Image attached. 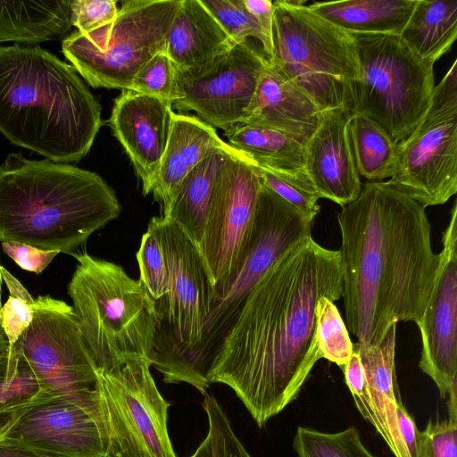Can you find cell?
<instances>
[{
	"mask_svg": "<svg viewBox=\"0 0 457 457\" xmlns=\"http://www.w3.org/2000/svg\"><path fill=\"white\" fill-rule=\"evenodd\" d=\"M338 250L312 237L285 253L249 293L212 366L262 428L296 400L316 362V305L341 298Z\"/></svg>",
	"mask_w": 457,
	"mask_h": 457,
	"instance_id": "1",
	"label": "cell"
},
{
	"mask_svg": "<svg viewBox=\"0 0 457 457\" xmlns=\"http://www.w3.org/2000/svg\"><path fill=\"white\" fill-rule=\"evenodd\" d=\"M346 327L379 344L398 321L417 323L439 262L425 207L388 181H369L337 214Z\"/></svg>",
	"mask_w": 457,
	"mask_h": 457,
	"instance_id": "2",
	"label": "cell"
},
{
	"mask_svg": "<svg viewBox=\"0 0 457 457\" xmlns=\"http://www.w3.org/2000/svg\"><path fill=\"white\" fill-rule=\"evenodd\" d=\"M76 69L39 46H0V133L56 162H78L103 125Z\"/></svg>",
	"mask_w": 457,
	"mask_h": 457,
	"instance_id": "3",
	"label": "cell"
},
{
	"mask_svg": "<svg viewBox=\"0 0 457 457\" xmlns=\"http://www.w3.org/2000/svg\"><path fill=\"white\" fill-rule=\"evenodd\" d=\"M121 206L98 174L21 153L0 165V242L72 254Z\"/></svg>",
	"mask_w": 457,
	"mask_h": 457,
	"instance_id": "4",
	"label": "cell"
},
{
	"mask_svg": "<svg viewBox=\"0 0 457 457\" xmlns=\"http://www.w3.org/2000/svg\"><path fill=\"white\" fill-rule=\"evenodd\" d=\"M71 255L78 263L68 294L97 368L111 370L135 358L150 360L157 326L155 302L140 280L116 263L87 253Z\"/></svg>",
	"mask_w": 457,
	"mask_h": 457,
	"instance_id": "5",
	"label": "cell"
},
{
	"mask_svg": "<svg viewBox=\"0 0 457 457\" xmlns=\"http://www.w3.org/2000/svg\"><path fill=\"white\" fill-rule=\"evenodd\" d=\"M314 220L262 183L248 245L236 269L213 285L209 313L199 340L186 359L180 383L206 394L212 366L249 293L285 253L312 237Z\"/></svg>",
	"mask_w": 457,
	"mask_h": 457,
	"instance_id": "6",
	"label": "cell"
},
{
	"mask_svg": "<svg viewBox=\"0 0 457 457\" xmlns=\"http://www.w3.org/2000/svg\"><path fill=\"white\" fill-rule=\"evenodd\" d=\"M274 4V51L269 62L297 85L321 111L348 115L360 66L353 36L312 12L303 1Z\"/></svg>",
	"mask_w": 457,
	"mask_h": 457,
	"instance_id": "7",
	"label": "cell"
},
{
	"mask_svg": "<svg viewBox=\"0 0 457 457\" xmlns=\"http://www.w3.org/2000/svg\"><path fill=\"white\" fill-rule=\"evenodd\" d=\"M360 78L350 115L369 117L399 146L418 125L430 101L434 64L418 57L393 34H351Z\"/></svg>",
	"mask_w": 457,
	"mask_h": 457,
	"instance_id": "8",
	"label": "cell"
},
{
	"mask_svg": "<svg viewBox=\"0 0 457 457\" xmlns=\"http://www.w3.org/2000/svg\"><path fill=\"white\" fill-rule=\"evenodd\" d=\"M147 228L160 239L170 273L167 293L154 301L157 326L150 361L165 383L177 384L200 338L213 284L198 247L172 220L154 216Z\"/></svg>",
	"mask_w": 457,
	"mask_h": 457,
	"instance_id": "9",
	"label": "cell"
},
{
	"mask_svg": "<svg viewBox=\"0 0 457 457\" xmlns=\"http://www.w3.org/2000/svg\"><path fill=\"white\" fill-rule=\"evenodd\" d=\"M182 0H128L113 23L82 34L71 32L62 52L93 87L130 89L138 70L165 50Z\"/></svg>",
	"mask_w": 457,
	"mask_h": 457,
	"instance_id": "10",
	"label": "cell"
},
{
	"mask_svg": "<svg viewBox=\"0 0 457 457\" xmlns=\"http://www.w3.org/2000/svg\"><path fill=\"white\" fill-rule=\"evenodd\" d=\"M388 182L427 206L457 192V61L435 86L418 125L398 146Z\"/></svg>",
	"mask_w": 457,
	"mask_h": 457,
	"instance_id": "11",
	"label": "cell"
},
{
	"mask_svg": "<svg viewBox=\"0 0 457 457\" xmlns=\"http://www.w3.org/2000/svg\"><path fill=\"white\" fill-rule=\"evenodd\" d=\"M149 359L98 369L96 389L115 457H177L168 432L170 403L159 392Z\"/></svg>",
	"mask_w": 457,
	"mask_h": 457,
	"instance_id": "12",
	"label": "cell"
},
{
	"mask_svg": "<svg viewBox=\"0 0 457 457\" xmlns=\"http://www.w3.org/2000/svg\"><path fill=\"white\" fill-rule=\"evenodd\" d=\"M10 351L28 366L44 393L77 396L96 386L98 368L72 306L62 300L37 297L31 323Z\"/></svg>",
	"mask_w": 457,
	"mask_h": 457,
	"instance_id": "13",
	"label": "cell"
},
{
	"mask_svg": "<svg viewBox=\"0 0 457 457\" xmlns=\"http://www.w3.org/2000/svg\"><path fill=\"white\" fill-rule=\"evenodd\" d=\"M0 439L57 457H115L96 386L77 396L41 391Z\"/></svg>",
	"mask_w": 457,
	"mask_h": 457,
	"instance_id": "14",
	"label": "cell"
},
{
	"mask_svg": "<svg viewBox=\"0 0 457 457\" xmlns=\"http://www.w3.org/2000/svg\"><path fill=\"white\" fill-rule=\"evenodd\" d=\"M268 58L251 39L195 68L177 70L172 106L195 112L213 128L227 130L241 122Z\"/></svg>",
	"mask_w": 457,
	"mask_h": 457,
	"instance_id": "15",
	"label": "cell"
},
{
	"mask_svg": "<svg viewBox=\"0 0 457 457\" xmlns=\"http://www.w3.org/2000/svg\"><path fill=\"white\" fill-rule=\"evenodd\" d=\"M262 181L247 157L230 155L212 196L198 250L213 285L241 260L253 228Z\"/></svg>",
	"mask_w": 457,
	"mask_h": 457,
	"instance_id": "16",
	"label": "cell"
},
{
	"mask_svg": "<svg viewBox=\"0 0 457 457\" xmlns=\"http://www.w3.org/2000/svg\"><path fill=\"white\" fill-rule=\"evenodd\" d=\"M434 286L420 320L419 368L445 399L457 383V204L443 235Z\"/></svg>",
	"mask_w": 457,
	"mask_h": 457,
	"instance_id": "17",
	"label": "cell"
},
{
	"mask_svg": "<svg viewBox=\"0 0 457 457\" xmlns=\"http://www.w3.org/2000/svg\"><path fill=\"white\" fill-rule=\"evenodd\" d=\"M172 113L171 102L129 89H123L114 99L108 124L129 156L144 195L151 193Z\"/></svg>",
	"mask_w": 457,
	"mask_h": 457,
	"instance_id": "18",
	"label": "cell"
},
{
	"mask_svg": "<svg viewBox=\"0 0 457 457\" xmlns=\"http://www.w3.org/2000/svg\"><path fill=\"white\" fill-rule=\"evenodd\" d=\"M348 113L321 111L317 127L304 143V166L320 198L341 207L354 201L361 189L348 132Z\"/></svg>",
	"mask_w": 457,
	"mask_h": 457,
	"instance_id": "19",
	"label": "cell"
},
{
	"mask_svg": "<svg viewBox=\"0 0 457 457\" xmlns=\"http://www.w3.org/2000/svg\"><path fill=\"white\" fill-rule=\"evenodd\" d=\"M321 110L297 85L268 60L240 123L286 132L304 145Z\"/></svg>",
	"mask_w": 457,
	"mask_h": 457,
	"instance_id": "20",
	"label": "cell"
},
{
	"mask_svg": "<svg viewBox=\"0 0 457 457\" xmlns=\"http://www.w3.org/2000/svg\"><path fill=\"white\" fill-rule=\"evenodd\" d=\"M235 150L197 116L172 113L167 145L151 193L167 218L179 184L199 162L217 151Z\"/></svg>",
	"mask_w": 457,
	"mask_h": 457,
	"instance_id": "21",
	"label": "cell"
},
{
	"mask_svg": "<svg viewBox=\"0 0 457 457\" xmlns=\"http://www.w3.org/2000/svg\"><path fill=\"white\" fill-rule=\"evenodd\" d=\"M237 43L201 0H182L170 28L164 52L175 69L187 70L227 53Z\"/></svg>",
	"mask_w": 457,
	"mask_h": 457,
	"instance_id": "22",
	"label": "cell"
},
{
	"mask_svg": "<svg viewBox=\"0 0 457 457\" xmlns=\"http://www.w3.org/2000/svg\"><path fill=\"white\" fill-rule=\"evenodd\" d=\"M71 0H0V44L38 46L71 32Z\"/></svg>",
	"mask_w": 457,
	"mask_h": 457,
	"instance_id": "23",
	"label": "cell"
},
{
	"mask_svg": "<svg viewBox=\"0 0 457 457\" xmlns=\"http://www.w3.org/2000/svg\"><path fill=\"white\" fill-rule=\"evenodd\" d=\"M395 336L396 324H394L379 344L357 341L353 346L360 355L381 422L392 438L394 456L410 457L397 428L396 408L402 400L395 376Z\"/></svg>",
	"mask_w": 457,
	"mask_h": 457,
	"instance_id": "24",
	"label": "cell"
},
{
	"mask_svg": "<svg viewBox=\"0 0 457 457\" xmlns=\"http://www.w3.org/2000/svg\"><path fill=\"white\" fill-rule=\"evenodd\" d=\"M417 0L315 2L308 7L350 34L400 35Z\"/></svg>",
	"mask_w": 457,
	"mask_h": 457,
	"instance_id": "25",
	"label": "cell"
},
{
	"mask_svg": "<svg viewBox=\"0 0 457 457\" xmlns=\"http://www.w3.org/2000/svg\"><path fill=\"white\" fill-rule=\"evenodd\" d=\"M230 155L245 157L236 149L214 152L186 175L175 195L167 218L172 220L196 246L203 237L215 185Z\"/></svg>",
	"mask_w": 457,
	"mask_h": 457,
	"instance_id": "26",
	"label": "cell"
},
{
	"mask_svg": "<svg viewBox=\"0 0 457 457\" xmlns=\"http://www.w3.org/2000/svg\"><path fill=\"white\" fill-rule=\"evenodd\" d=\"M400 37L421 60L433 64L457 37V0H417Z\"/></svg>",
	"mask_w": 457,
	"mask_h": 457,
	"instance_id": "27",
	"label": "cell"
},
{
	"mask_svg": "<svg viewBox=\"0 0 457 457\" xmlns=\"http://www.w3.org/2000/svg\"><path fill=\"white\" fill-rule=\"evenodd\" d=\"M224 136L231 147L255 164L287 170L304 166V145L286 132L238 123L227 129Z\"/></svg>",
	"mask_w": 457,
	"mask_h": 457,
	"instance_id": "28",
	"label": "cell"
},
{
	"mask_svg": "<svg viewBox=\"0 0 457 457\" xmlns=\"http://www.w3.org/2000/svg\"><path fill=\"white\" fill-rule=\"evenodd\" d=\"M348 132L360 176L370 181L390 179L398 146L382 128L369 117L353 113L348 119Z\"/></svg>",
	"mask_w": 457,
	"mask_h": 457,
	"instance_id": "29",
	"label": "cell"
},
{
	"mask_svg": "<svg viewBox=\"0 0 457 457\" xmlns=\"http://www.w3.org/2000/svg\"><path fill=\"white\" fill-rule=\"evenodd\" d=\"M41 392L28 366L13 352L0 366V437L21 409Z\"/></svg>",
	"mask_w": 457,
	"mask_h": 457,
	"instance_id": "30",
	"label": "cell"
},
{
	"mask_svg": "<svg viewBox=\"0 0 457 457\" xmlns=\"http://www.w3.org/2000/svg\"><path fill=\"white\" fill-rule=\"evenodd\" d=\"M253 164L267 188L305 215L316 217L320 197L303 168L287 170Z\"/></svg>",
	"mask_w": 457,
	"mask_h": 457,
	"instance_id": "31",
	"label": "cell"
},
{
	"mask_svg": "<svg viewBox=\"0 0 457 457\" xmlns=\"http://www.w3.org/2000/svg\"><path fill=\"white\" fill-rule=\"evenodd\" d=\"M334 303L322 297L316 305V345L320 359L342 369L353 352V343Z\"/></svg>",
	"mask_w": 457,
	"mask_h": 457,
	"instance_id": "32",
	"label": "cell"
},
{
	"mask_svg": "<svg viewBox=\"0 0 457 457\" xmlns=\"http://www.w3.org/2000/svg\"><path fill=\"white\" fill-rule=\"evenodd\" d=\"M1 273L9 297L0 310V328L6 337L10 351L33 320L35 299L21 282L3 266Z\"/></svg>",
	"mask_w": 457,
	"mask_h": 457,
	"instance_id": "33",
	"label": "cell"
},
{
	"mask_svg": "<svg viewBox=\"0 0 457 457\" xmlns=\"http://www.w3.org/2000/svg\"><path fill=\"white\" fill-rule=\"evenodd\" d=\"M136 257L140 282L153 300H159L167 293L170 273L161 241L148 228L141 237Z\"/></svg>",
	"mask_w": 457,
	"mask_h": 457,
	"instance_id": "34",
	"label": "cell"
},
{
	"mask_svg": "<svg viewBox=\"0 0 457 457\" xmlns=\"http://www.w3.org/2000/svg\"><path fill=\"white\" fill-rule=\"evenodd\" d=\"M228 35L236 42L254 38L263 45L258 24L244 0H201Z\"/></svg>",
	"mask_w": 457,
	"mask_h": 457,
	"instance_id": "35",
	"label": "cell"
},
{
	"mask_svg": "<svg viewBox=\"0 0 457 457\" xmlns=\"http://www.w3.org/2000/svg\"><path fill=\"white\" fill-rule=\"evenodd\" d=\"M204 409L208 419V434L212 457H252L236 436L230 420L216 398L204 395Z\"/></svg>",
	"mask_w": 457,
	"mask_h": 457,
	"instance_id": "36",
	"label": "cell"
},
{
	"mask_svg": "<svg viewBox=\"0 0 457 457\" xmlns=\"http://www.w3.org/2000/svg\"><path fill=\"white\" fill-rule=\"evenodd\" d=\"M342 370L345 375V384L353 395L361 415L372 425L393 453L394 444L392 438L381 422L367 384L364 368L357 352L353 350L349 361L342 368Z\"/></svg>",
	"mask_w": 457,
	"mask_h": 457,
	"instance_id": "37",
	"label": "cell"
},
{
	"mask_svg": "<svg viewBox=\"0 0 457 457\" xmlns=\"http://www.w3.org/2000/svg\"><path fill=\"white\" fill-rule=\"evenodd\" d=\"M175 66L165 52L147 61L134 76L129 90L173 102Z\"/></svg>",
	"mask_w": 457,
	"mask_h": 457,
	"instance_id": "38",
	"label": "cell"
},
{
	"mask_svg": "<svg viewBox=\"0 0 457 457\" xmlns=\"http://www.w3.org/2000/svg\"><path fill=\"white\" fill-rule=\"evenodd\" d=\"M292 445L297 457H353L348 445L346 428L336 433H328L299 426Z\"/></svg>",
	"mask_w": 457,
	"mask_h": 457,
	"instance_id": "39",
	"label": "cell"
},
{
	"mask_svg": "<svg viewBox=\"0 0 457 457\" xmlns=\"http://www.w3.org/2000/svg\"><path fill=\"white\" fill-rule=\"evenodd\" d=\"M118 12L114 0H71V21L72 27L87 34L113 23Z\"/></svg>",
	"mask_w": 457,
	"mask_h": 457,
	"instance_id": "40",
	"label": "cell"
},
{
	"mask_svg": "<svg viewBox=\"0 0 457 457\" xmlns=\"http://www.w3.org/2000/svg\"><path fill=\"white\" fill-rule=\"evenodd\" d=\"M419 457H457V420H429L420 431Z\"/></svg>",
	"mask_w": 457,
	"mask_h": 457,
	"instance_id": "41",
	"label": "cell"
},
{
	"mask_svg": "<svg viewBox=\"0 0 457 457\" xmlns=\"http://www.w3.org/2000/svg\"><path fill=\"white\" fill-rule=\"evenodd\" d=\"M2 249L22 270L36 274L43 272L60 253L14 241L2 242Z\"/></svg>",
	"mask_w": 457,
	"mask_h": 457,
	"instance_id": "42",
	"label": "cell"
},
{
	"mask_svg": "<svg viewBox=\"0 0 457 457\" xmlns=\"http://www.w3.org/2000/svg\"><path fill=\"white\" fill-rule=\"evenodd\" d=\"M247 10L255 19L263 37L262 50L269 58L274 51L273 20L274 4L270 0H244Z\"/></svg>",
	"mask_w": 457,
	"mask_h": 457,
	"instance_id": "43",
	"label": "cell"
},
{
	"mask_svg": "<svg viewBox=\"0 0 457 457\" xmlns=\"http://www.w3.org/2000/svg\"><path fill=\"white\" fill-rule=\"evenodd\" d=\"M397 428L410 457H419L420 431L403 403L396 408Z\"/></svg>",
	"mask_w": 457,
	"mask_h": 457,
	"instance_id": "44",
	"label": "cell"
},
{
	"mask_svg": "<svg viewBox=\"0 0 457 457\" xmlns=\"http://www.w3.org/2000/svg\"><path fill=\"white\" fill-rule=\"evenodd\" d=\"M0 457H57L0 439Z\"/></svg>",
	"mask_w": 457,
	"mask_h": 457,
	"instance_id": "45",
	"label": "cell"
},
{
	"mask_svg": "<svg viewBox=\"0 0 457 457\" xmlns=\"http://www.w3.org/2000/svg\"><path fill=\"white\" fill-rule=\"evenodd\" d=\"M346 431L348 445L353 457H377L363 445L355 427H348Z\"/></svg>",
	"mask_w": 457,
	"mask_h": 457,
	"instance_id": "46",
	"label": "cell"
},
{
	"mask_svg": "<svg viewBox=\"0 0 457 457\" xmlns=\"http://www.w3.org/2000/svg\"><path fill=\"white\" fill-rule=\"evenodd\" d=\"M457 383H455L450 389L447 395H449L448 405V419L457 420Z\"/></svg>",
	"mask_w": 457,
	"mask_h": 457,
	"instance_id": "47",
	"label": "cell"
},
{
	"mask_svg": "<svg viewBox=\"0 0 457 457\" xmlns=\"http://www.w3.org/2000/svg\"><path fill=\"white\" fill-rule=\"evenodd\" d=\"M190 457H212L208 436L204 438Z\"/></svg>",
	"mask_w": 457,
	"mask_h": 457,
	"instance_id": "48",
	"label": "cell"
},
{
	"mask_svg": "<svg viewBox=\"0 0 457 457\" xmlns=\"http://www.w3.org/2000/svg\"><path fill=\"white\" fill-rule=\"evenodd\" d=\"M9 345L4 332L0 328V366L8 357Z\"/></svg>",
	"mask_w": 457,
	"mask_h": 457,
	"instance_id": "49",
	"label": "cell"
},
{
	"mask_svg": "<svg viewBox=\"0 0 457 457\" xmlns=\"http://www.w3.org/2000/svg\"><path fill=\"white\" fill-rule=\"evenodd\" d=\"M1 268H2V265L0 264V310H1V308H2V300H1V295H2V283H3L2 273H1Z\"/></svg>",
	"mask_w": 457,
	"mask_h": 457,
	"instance_id": "50",
	"label": "cell"
}]
</instances>
